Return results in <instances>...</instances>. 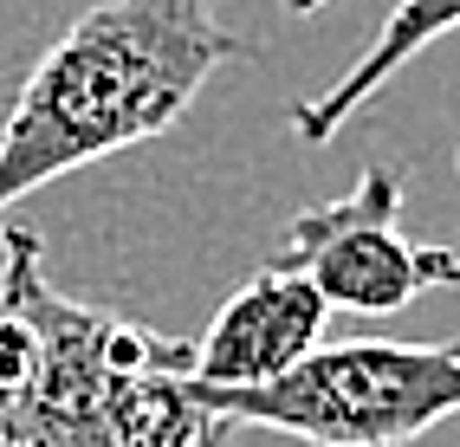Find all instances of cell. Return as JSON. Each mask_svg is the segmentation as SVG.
Instances as JSON below:
<instances>
[{
  "label": "cell",
  "instance_id": "1",
  "mask_svg": "<svg viewBox=\"0 0 460 447\" xmlns=\"http://www.w3.org/2000/svg\"><path fill=\"white\" fill-rule=\"evenodd\" d=\"M0 241V447H201L221 428L189 390V337L66 298L33 227Z\"/></svg>",
  "mask_w": 460,
  "mask_h": 447
},
{
  "label": "cell",
  "instance_id": "2",
  "mask_svg": "<svg viewBox=\"0 0 460 447\" xmlns=\"http://www.w3.org/2000/svg\"><path fill=\"white\" fill-rule=\"evenodd\" d=\"M247 58L214 0H98L58 33L0 124V215L72 169L163 136L201 84Z\"/></svg>",
  "mask_w": 460,
  "mask_h": 447
},
{
  "label": "cell",
  "instance_id": "3",
  "mask_svg": "<svg viewBox=\"0 0 460 447\" xmlns=\"http://www.w3.org/2000/svg\"><path fill=\"white\" fill-rule=\"evenodd\" d=\"M195 402L227 428H272L305 447H409L460 415V337L312 344L286 376L253 390H195Z\"/></svg>",
  "mask_w": 460,
  "mask_h": 447
},
{
  "label": "cell",
  "instance_id": "4",
  "mask_svg": "<svg viewBox=\"0 0 460 447\" xmlns=\"http://www.w3.org/2000/svg\"><path fill=\"white\" fill-rule=\"evenodd\" d=\"M272 266H292L318 285L331 311H402L421 292L460 285V253L402 233V169L370 162L350 195L318 201L286 221Z\"/></svg>",
  "mask_w": 460,
  "mask_h": 447
},
{
  "label": "cell",
  "instance_id": "5",
  "mask_svg": "<svg viewBox=\"0 0 460 447\" xmlns=\"http://www.w3.org/2000/svg\"><path fill=\"white\" fill-rule=\"evenodd\" d=\"M324 318L331 305L318 298V285L292 273V266H260V273L240 285L214 324L195 344L189 382L195 390H253V382L286 376L312 344H324Z\"/></svg>",
  "mask_w": 460,
  "mask_h": 447
},
{
  "label": "cell",
  "instance_id": "6",
  "mask_svg": "<svg viewBox=\"0 0 460 447\" xmlns=\"http://www.w3.org/2000/svg\"><path fill=\"white\" fill-rule=\"evenodd\" d=\"M447 33H460V0H395V7L383 13V26H376V39L357 52V66L337 78V84H324L318 98L292 104V130L305 143H331L395 72L409 66L415 52H428V46L447 39Z\"/></svg>",
  "mask_w": 460,
  "mask_h": 447
},
{
  "label": "cell",
  "instance_id": "7",
  "mask_svg": "<svg viewBox=\"0 0 460 447\" xmlns=\"http://www.w3.org/2000/svg\"><path fill=\"white\" fill-rule=\"evenodd\" d=\"M279 7H286V13H318L324 0H279Z\"/></svg>",
  "mask_w": 460,
  "mask_h": 447
},
{
  "label": "cell",
  "instance_id": "8",
  "mask_svg": "<svg viewBox=\"0 0 460 447\" xmlns=\"http://www.w3.org/2000/svg\"><path fill=\"white\" fill-rule=\"evenodd\" d=\"M221 441H227V422H221V428H214V434H208V441H201V447H221Z\"/></svg>",
  "mask_w": 460,
  "mask_h": 447
},
{
  "label": "cell",
  "instance_id": "9",
  "mask_svg": "<svg viewBox=\"0 0 460 447\" xmlns=\"http://www.w3.org/2000/svg\"><path fill=\"white\" fill-rule=\"evenodd\" d=\"M454 162H460V156H454Z\"/></svg>",
  "mask_w": 460,
  "mask_h": 447
}]
</instances>
